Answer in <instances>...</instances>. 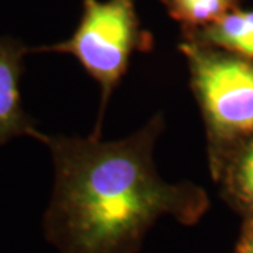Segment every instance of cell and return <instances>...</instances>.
I'll return each instance as SVG.
<instances>
[{"label":"cell","instance_id":"6da1fadb","mask_svg":"<svg viewBox=\"0 0 253 253\" xmlns=\"http://www.w3.org/2000/svg\"><path fill=\"white\" fill-rule=\"evenodd\" d=\"M155 114L131 135H51L34 139L49 151L54 189L44 215L46 241L59 253H136L163 217L197 224L210 207L203 187L161 177L155 145L165 131Z\"/></svg>","mask_w":253,"mask_h":253},{"label":"cell","instance_id":"7a4b0ae2","mask_svg":"<svg viewBox=\"0 0 253 253\" xmlns=\"http://www.w3.org/2000/svg\"><path fill=\"white\" fill-rule=\"evenodd\" d=\"M154 36L142 27L135 0H82L72 36L51 45L30 46V54L73 56L100 87V107L93 136L103 135L106 109L128 71L131 56L149 52Z\"/></svg>","mask_w":253,"mask_h":253},{"label":"cell","instance_id":"3957f363","mask_svg":"<svg viewBox=\"0 0 253 253\" xmlns=\"http://www.w3.org/2000/svg\"><path fill=\"white\" fill-rule=\"evenodd\" d=\"M177 48L203 118L211 172L236 144L253 135V59L187 40Z\"/></svg>","mask_w":253,"mask_h":253},{"label":"cell","instance_id":"277c9868","mask_svg":"<svg viewBox=\"0 0 253 253\" xmlns=\"http://www.w3.org/2000/svg\"><path fill=\"white\" fill-rule=\"evenodd\" d=\"M30 46L17 38L0 36V145L20 136L33 138L37 121L23 107L20 81Z\"/></svg>","mask_w":253,"mask_h":253},{"label":"cell","instance_id":"5b68a950","mask_svg":"<svg viewBox=\"0 0 253 253\" xmlns=\"http://www.w3.org/2000/svg\"><path fill=\"white\" fill-rule=\"evenodd\" d=\"M210 174L226 201L253 219V135L236 144Z\"/></svg>","mask_w":253,"mask_h":253},{"label":"cell","instance_id":"8992f818","mask_svg":"<svg viewBox=\"0 0 253 253\" xmlns=\"http://www.w3.org/2000/svg\"><path fill=\"white\" fill-rule=\"evenodd\" d=\"M181 40L253 59V9L238 7L206 27L181 28Z\"/></svg>","mask_w":253,"mask_h":253},{"label":"cell","instance_id":"52a82bcc","mask_svg":"<svg viewBox=\"0 0 253 253\" xmlns=\"http://www.w3.org/2000/svg\"><path fill=\"white\" fill-rule=\"evenodd\" d=\"M168 16L180 28H201L241 7V0H161Z\"/></svg>","mask_w":253,"mask_h":253},{"label":"cell","instance_id":"ba28073f","mask_svg":"<svg viewBox=\"0 0 253 253\" xmlns=\"http://www.w3.org/2000/svg\"><path fill=\"white\" fill-rule=\"evenodd\" d=\"M236 253H253V219H245Z\"/></svg>","mask_w":253,"mask_h":253}]
</instances>
